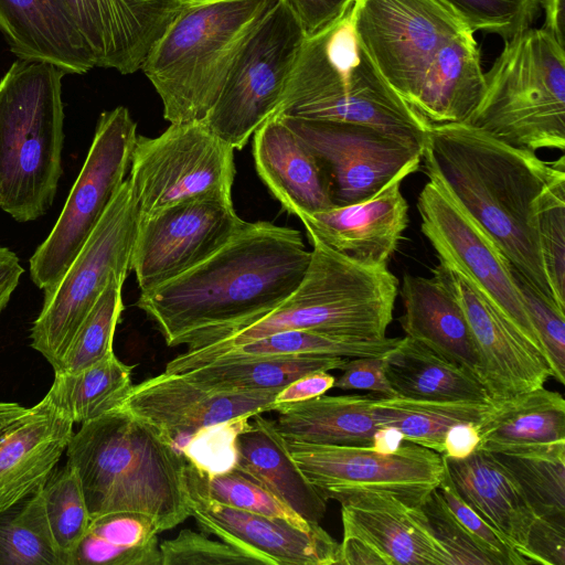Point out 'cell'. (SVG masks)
Segmentation results:
<instances>
[{
    "instance_id": "cell-1",
    "label": "cell",
    "mask_w": 565,
    "mask_h": 565,
    "mask_svg": "<svg viewBox=\"0 0 565 565\" xmlns=\"http://www.w3.org/2000/svg\"><path fill=\"white\" fill-rule=\"evenodd\" d=\"M310 257L298 230L246 222L204 262L141 291L136 306L169 347L199 349L275 310L299 286Z\"/></svg>"
},
{
    "instance_id": "cell-2",
    "label": "cell",
    "mask_w": 565,
    "mask_h": 565,
    "mask_svg": "<svg viewBox=\"0 0 565 565\" xmlns=\"http://www.w3.org/2000/svg\"><path fill=\"white\" fill-rule=\"evenodd\" d=\"M425 173L489 234L514 268L545 299L561 308L542 257L535 205L558 180L565 159L545 161L468 124L429 126L423 145Z\"/></svg>"
},
{
    "instance_id": "cell-3",
    "label": "cell",
    "mask_w": 565,
    "mask_h": 565,
    "mask_svg": "<svg viewBox=\"0 0 565 565\" xmlns=\"http://www.w3.org/2000/svg\"><path fill=\"white\" fill-rule=\"evenodd\" d=\"M90 520L134 511L151 516L158 531L190 516L185 459L147 422L117 408L82 423L67 449Z\"/></svg>"
},
{
    "instance_id": "cell-4",
    "label": "cell",
    "mask_w": 565,
    "mask_h": 565,
    "mask_svg": "<svg viewBox=\"0 0 565 565\" xmlns=\"http://www.w3.org/2000/svg\"><path fill=\"white\" fill-rule=\"evenodd\" d=\"M311 257L296 290L275 310L221 339L186 350L167 363L166 373L203 366L223 352L271 333L312 330L333 335L380 340L393 319L398 279L387 266H366L307 234Z\"/></svg>"
},
{
    "instance_id": "cell-5",
    "label": "cell",
    "mask_w": 565,
    "mask_h": 565,
    "mask_svg": "<svg viewBox=\"0 0 565 565\" xmlns=\"http://www.w3.org/2000/svg\"><path fill=\"white\" fill-rule=\"evenodd\" d=\"M274 115L369 125L422 147L429 128L364 50L354 1L332 24L305 36Z\"/></svg>"
},
{
    "instance_id": "cell-6",
    "label": "cell",
    "mask_w": 565,
    "mask_h": 565,
    "mask_svg": "<svg viewBox=\"0 0 565 565\" xmlns=\"http://www.w3.org/2000/svg\"><path fill=\"white\" fill-rule=\"evenodd\" d=\"M278 1L183 0L141 67L166 120H204L243 44Z\"/></svg>"
},
{
    "instance_id": "cell-7",
    "label": "cell",
    "mask_w": 565,
    "mask_h": 565,
    "mask_svg": "<svg viewBox=\"0 0 565 565\" xmlns=\"http://www.w3.org/2000/svg\"><path fill=\"white\" fill-rule=\"evenodd\" d=\"M64 75L51 63L18 58L0 79V209L18 222L44 215L56 195Z\"/></svg>"
},
{
    "instance_id": "cell-8",
    "label": "cell",
    "mask_w": 565,
    "mask_h": 565,
    "mask_svg": "<svg viewBox=\"0 0 565 565\" xmlns=\"http://www.w3.org/2000/svg\"><path fill=\"white\" fill-rule=\"evenodd\" d=\"M515 148L565 150V46L543 28L504 41L465 121Z\"/></svg>"
},
{
    "instance_id": "cell-9",
    "label": "cell",
    "mask_w": 565,
    "mask_h": 565,
    "mask_svg": "<svg viewBox=\"0 0 565 565\" xmlns=\"http://www.w3.org/2000/svg\"><path fill=\"white\" fill-rule=\"evenodd\" d=\"M138 226L137 204L126 179L62 278L44 291L30 339L54 372L109 280L127 278Z\"/></svg>"
},
{
    "instance_id": "cell-10",
    "label": "cell",
    "mask_w": 565,
    "mask_h": 565,
    "mask_svg": "<svg viewBox=\"0 0 565 565\" xmlns=\"http://www.w3.org/2000/svg\"><path fill=\"white\" fill-rule=\"evenodd\" d=\"M137 124L118 106L103 111L84 164L60 216L30 258V276L43 291L55 286L126 180Z\"/></svg>"
},
{
    "instance_id": "cell-11",
    "label": "cell",
    "mask_w": 565,
    "mask_h": 565,
    "mask_svg": "<svg viewBox=\"0 0 565 565\" xmlns=\"http://www.w3.org/2000/svg\"><path fill=\"white\" fill-rule=\"evenodd\" d=\"M234 152L203 120L171 122L154 138L138 136L128 179L139 220L188 200H232Z\"/></svg>"
},
{
    "instance_id": "cell-12",
    "label": "cell",
    "mask_w": 565,
    "mask_h": 565,
    "mask_svg": "<svg viewBox=\"0 0 565 565\" xmlns=\"http://www.w3.org/2000/svg\"><path fill=\"white\" fill-rule=\"evenodd\" d=\"M303 40L296 17L279 0L243 44L204 124L243 149L276 111Z\"/></svg>"
},
{
    "instance_id": "cell-13",
    "label": "cell",
    "mask_w": 565,
    "mask_h": 565,
    "mask_svg": "<svg viewBox=\"0 0 565 565\" xmlns=\"http://www.w3.org/2000/svg\"><path fill=\"white\" fill-rule=\"evenodd\" d=\"M354 26L379 73L411 108L440 47L471 30L444 0H354Z\"/></svg>"
},
{
    "instance_id": "cell-14",
    "label": "cell",
    "mask_w": 565,
    "mask_h": 565,
    "mask_svg": "<svg viewBox=\"0 0 565 565\" xmlns=\"http://www.w3.org/2000/svg\"><path fill=\"white\" fill-rule=\"evenodd\" d=\"M286 443L305 477L327 501L377 492L420 505L438 488L446 469L441 454L407 440L393 454L369 445Z\"/></svg>"
},
{
    "instance_id": "cell-15",
    "label": "cell",
    "mask_w": 565,
    "mask_h": 565,
    "mask_svg": "<svg viewBox=\"0 0 565 565\" xmlns=\"http://www.w3.org/2000/svg\"><path fill=\"white\" fill-rule=\"evenodd\" d=\"M278 116L317 159L334 206L366 200L396 174L419 167L423 147L373 126Z\"/></svg>"
},
{
    "instance_id": "cell-16",
    "label": "cell",
    "mask_w": 565,
    "mask_h": 565,
    "mask_svg": "<svg viewBox=\"0 0 565 565\" xmlns=\"http://www.w3.org/2000/svg\"><path fill=\"white\" fill-rule=\"evenodd\" d=\"M427 178L417 199V210L420 230L436 250L438 259L462 271L514 328L544 354L509 260L489 234L444 186L434 178Z\"/></svg>"
},
{
    "instance_id": "cell-17",
    "label": "cell",
    "mask_w": 565,
    "mask_h": 565,
    "mask_svg": "<svg viewBox=\"0 0 565 565\" xmlns=\"http://www.w3.org/2000/svg\"><path fill=\"white\" fill-rule=\"evenodd\" d=\"M246 223L233 200L202 198L171 205L139 220L131 270L141 291L204 262Z\"/></svg>"
},
{
    "instance_id": "cell-18",
    "label": "cell",
    "mask_w": 565,
    "mask_h": 565,
    "mask_svg": "<svg viewBox=\"0 0 565 565\" xmlns=\"http://www.w3.org/2000/svg\"><path fill=\"white\" fill-rule=\"evenodd\" d=\"M456 298L469 323L492 402L543 387L552 376L544 356L456 266L439 259L433 270Z\"/></svg>"
},
{
    "instance_id": "cell-19",
    "label": "cell",
    "mask_w": 565,
    "mask_h": 565,
    "mask_svg": "<svg viewBox=\"0 0 565 565\" xmlns=\"http://www.w3.org/2000/svg\"><path fill=\"white\" fill-rule=\"evenodd\" d=\"M279 391L225 392L182 373H161L132 385L118 408L147 422L181 454L199 429L241 416L274 411Z\"/></svg>"
},
{
    "instance_id": "cell-20",
    "label": "cell",
    "mask_w": 565,
    "mask_h": 565,
    "mask_svg": "<svg viewBox=\"0 0 565 565\" xmlns=\"http://www.w3.org/2000/svg\"><path fill=\"white\" fill-rule=\"evenodd\" d=\"M74 423L42 398L0 402V512L40 490L74 435Z\"/></svg>"
},
{
    "instance_id": "cell-21",
    "label": "cell",
    "mask_w": 565,
    "mask_h": 565,
    "mask_svg": "<svg viewBox=\"0 0 565 565\" xmlns=\"http://www.w3.org/2000/svg\"><path fill=\"white\" fill-rule=\"evenodd\" d=\"M186 492L190 516L204 533L267 565H339L340 544L319 524L301 530L284 519L231 508L188 488Z\"/></svg>"
},
{
    "instance_id": "cell-22",
    "label": "cell",
    "mask_w": 565,
    "mask_h": 565,
    "mask_svg": "<svg viewBox=\"0 0 565 565\" xmlns=\"http://www.w3.org/2000/svg\"><path fill=\"white\" fill-rule=\"evenodd\" d=\"M95 67L141 70L183 0H64Z\"/></svg>"
},
{
    "instance_id": "cell-23",
    "label": "cell",
    "mask_w": 565,
    "mask_h": 565,
    "mask_svg": "<svg viewBox=\"0 0 565 565\" xmlns=\"http://www.w3.org/2000/svg\"><path fill=\"white\" fill-rule=\"evenodd\" d=\"M419 167L396 174L373 196L343 206L300 214L312 234L335 252L366 266H387L408 225V204L402 182Z\"/></svg>"
},
{
    "instance_id": "cell-24",
    "label": "cell",
    "mask_w": 565,
    "mask_h": 565,
    "mask_svg": "<svg viewBox=\"0 0 565 565\" xmlns=\"http://www.w3.org/2000/svg\"><path fill=\"white\" fill-rule=\"evenodd\" d=\"M339 502L343 536L370 545L385 565H452L420 505L377 492L351 494Z\"/></svg>"
},
{
    "instance_id": "cell-25",
    "label": "cell",
    "mask_w": 565,
    "mask_h": 565,
    "mask_svg": "<svg viewBox=\"0 0 565 565\" xmlns=\"http://www.w3.org/2000/svg\"><path fill=\"white\" fill-rule=\"evenodd\" d=\"M0 33L19 60L85 74L93 56L64 0H0Z\"/></svg>"
},
{
    "instance_id": "cell-26",
    "label": "cell",
    "mask_w": 565,
    "mask_h": 565,
    "mask_svg": "<svg viewBox=\"0 0 565 565\" xmlns=\"http://www.w3.org/2000/svg\"><path fill=\"white\" fill-rule=\"evenodd\" d=\"M253 136L257 174L284 210L298 217L334 207L317 159L278 116L269 117Z\"/></svg>"
},
{
    "instance_id": "cell-27",
    "label": "cell",
    "mask_w": 565,
    "mask_h": 565,
    "mask_svg": "<svg viewBox=\"0 0 565 565\" xmlns=\"http://www.w3.org/2000/svg\"><path fill=\"white\" fill-rule=\"evenodd\" d=\"M399 295L405 337L423 343L481 382L477 347L465 312L452 294L434 276L405 274Z\"/></svg>"
},
{
    "instance_id": "cell-28",
    "label": "cell",
    "mask_w": 565,
    "mask_h": 565,
    "mask_svg": "<svg viewBox=\"0 0 565 565\" xmlns=\"http://www.w3.org/2000/svg\"><path fill=\"white\" fill-rule=\"evenodd\" d=\"M480 449L529 456L565 450V401L543 387L493 402L480 424Z\"/></svg>"
},
{
    "instance_id": "cell-29",
    "label": "cell",
    "mask_w": 565,
    "mask_h": 565,
    "mask_svg": "<svg viewBox=\"0 0 565 565\" xmlns=\"http://www.w3.org/2000/svg\"><path fill=\"white\" fill-rule=\"evenodd\" d=\"M444 458L465 502L525 558L527 539L537 516L511 473L492 452L480 448L463 459Z\"/></svg>"
},
{
    "instance_id": "cell-30",
    "label": "cell",
    "mask_w": 565,
    "mask_h": 565,
    "mask_svg": "<svg viewBox=\"0 0 565 565\" xmlns=\"http://www.w3.org/2000/svg\"><path fill=\"white\" fill-rule=\"evenodd\" d=\"M249 428L237 438L235 469L264 487L307 522L319 524L327 500L308 481L289 454L275 420L252 416Z\"/></svg>"
},
{
    "instance_id": "cell-31",
    "label": "cell",
    "mask_w": 565,
    "mask_h": 565,
    "mask_svg": "<svg viewBox=\"0 0 565 565\" xmlns=\"http://www.w3.org/2000/svg\"><path fill=\"white\" fill-rule=\"evenodd\" d=\"M473 33L446 42L425 73L412 108L428 126L465 122L482 97L484 72Z\"/></svg>"
},
{
    "instance_id": "cell-32",
    "label": "cell",
    "mask_w": 565,
    "mask_h": 565,
    "mask_svg": "<svg viewBox=\"0 0 565 565\" xmlns=\"http://www.w3.org/2000/svg\"><path fill=\"white\" fill-rule=\"evenodd\" d=\"M370 395H321L275 407L276 427L287 441L370 445L380 427Z\"/></svg>"
},
{
    "instance_id": "cell-33",
    "label": "cell",
    "mask_w": 565,
    "mask_h": 565,
    "mask_svg": "<svg viewBox=\"0 0 565 565\" xmlns=\"http://www.w3.org/2000/svg\"><path fill=\"white\" fill-rule=\"evenodd\" d=\"M386 376L396 396L492 403L475 374L408 337L386 354Z\"/></svg>"
},
{
    "instance_id": "cell-34",
    "label": "cell",
    "mask_w": 565,
    "mask_h": 565,
    "mask_svg": "<svg viewBox=\"0 0 565 565\" xmlns=\"http://www.w3.org/2000/svg\"><path fill=\"white\" fill-rule=\"evenodd\" d=\"M348 360L323 355L222 356L182 374L217 391H280L308 373L341 370Z\"/></svg>"
},
{
    "instance_id": "cell-35",
    "label": "cell",
    "mask_w": 565,
    "mask_h": 565,
    "mask_svg": "<svg viewBox=\"0 0 565 565\" xmlns=\"http://www.w3.org/2000/svg\"><path fill=\"white\" fill-rule=\"evenodd\" d=\"M158 526L148 514L111 512L90 520L73 565H161Z\"/></svg>"
},
{
    "instance_id": "cell-36",
    "label": "cell",
    "mask_w": 565,
    "mask_h": 565,
    "mask_svg": "<svg viewBox=\"0 0 565 565\" xmlns=\"http://www.w3.org/2000/svg\"><path fill=\"white\" fill-rule=\"evenodd\" d=\"M132 367L110 353L77 372L54 373L43 397L74 424L117 409L132 387Z\"/></svg>"
},
{
    "instance_id": "cell-37",
    "label": "cell",
    "mask_w": 565,
    "mask_h": 565,
    "mask_svg": "<svg viewBox=\"0 0 565 565\" xmlns=\"http://www.w3.org/2000/svg\"><path fill=\"white\" fill-rule=\"evenodd\" d=\"M492 403L420 399L402 396L374 398L373 412L379 426H394L405 440L443 454L447 430L455 424L480 425Z\"/></svg>"
},
{
    "instance_id": "cell-38",
    "label": "cell",
    "mask_w": 565,
    "mask_h": 565,
    "mask_svg": "<svg viewBox=\"0 0 565 565\" xmlns=\"http://www.w3.org/2000/svg\"><path fill=\"white\" fill-rule=\"evenodd\" d=\"M401 340L402 338L387 337L380 340H363L312 330H287L234 347L215 359L267 355L382 356L392 351Z\"/></svg>"
},
{
    "instance_id": "cell-39",
    "label": "cell",
    "mask_w": 565,
    "mask_h": 565,
    "mask_svg": "<svg viewBox=\"0 0 565 565\" xmlns=\"http://www.w3.org/2000/svg\"><path fill=\"white\" fill-rule=\"evenodd\" d=\"M42 488L0 512V565H62L47 522Z\"/></svg>"
},
{
    "instance_id": "cell-40",
    "label": "cell",
    "mask_w": 565,
    "mask_h": 565,
    "mask_svg": "<svg viewBox=\"0 0 565 565\" xmlns=\"http://www.w3.org/2000/svg\"><path fill=\"white\" fill-rule=\"evenodd\" d=\"M537 518L565 524V450L543 455L494 454Z\"/></svg>"
},
{
    "instance_id": "cell-41",
    "label": "cell",
    "mask_w": 565,
    "mask_h": 565,
    "mask_svg": "<svg viewBox=\"0 0 565 565\" xmlns=\"http://www.w3.org/2000/svg\"><path fill=\"white\" fill-rule=\"evenodd\" d=\"M50 530L62 565H73L78 544L84 537L90 518L79 478L66 462L55 469L42 488Z\"/></svg>"
},
{
    "instance_id": "cell-42",
    "label": "cell",
    "mask_w": 565,
    "mask_h": 565,
    "mask_svg": "<svg viewBox=\"0 0 565 565\" xmlns=\"http://www.w3.org/2000/svg\"><path fill=\"white\" fill-rule=\"evenodd\" d=\"M184 477L188 489L221 504L284 519L301 530H310L317 525L307 522L268 490L236 469L221 475L206 476L186 462Z\"/></svg>"
},
{
    "instance_id": "cell-43",
    "label": "cell",
    "mask_w": 565,
    "mask_h": 565,
    "mask_svg": "<svg viewBox=\"0 0 565 565\" xmlns=\"http://www.w3.org/2000/svg\"><path fill=\"white\" fill-rule=\"evenodd\" d=\"M125 280L120 276L109 280L54 373L81 371L114 352V334L124 309L121 289Z\"/></svg>"
},
{
    "instance_id": "cell-44",
    "label": "cell",
    "mask_w": 565,
    "mask_h": 565,
    "mask_svg": "<svg viewBox=\"0 0 565 565\" xmlns=\"http://www.w3.org/2000/svg\"><path fill=\"white\" fill-rule=\"evenodd\" d=\"M535 214L545 271L559 307L565 309V179L539 198Z\"/></svg>"
},
{
    "instance_id": "cell-45",
    "label": "cell",
    "mask_w": 565,
    "mask_h": 565,
    "mask_svg": "<svg viewBox=\"0 0 565 565\" xmlns=\"http://www.w3.org/2000/svg\"><path fill=\"white\" fill-rule=\"evenodd\" d=\"M473 32L494 34L507 41L532 26L541 0H444Z\"/></svg>"
},
{
    "instance_id": "cell-46",
    "label": "cell",
    "mask_w": 565,
    "mask_h": 565,
    "mask_svg": "<svg viewBox=\"0 0 565 565\" xmlns=\"http://www.w3.org/2000/svg\"><path fill=\"white\" fill-rule=\"evenodd\" d=\"M250 416L205 426L186 440L181 448L185 461L206 476L221 475L235 469L237 438L250 426Z\"/></svg>"
},
{
    "instance_id": "cell-47",
    "label": "cell",
    "mask_w": 565,
    "mask_h": 565,
    "mask_svg": "<svg viewBox=\"0 0 565 565\" xmlns=\"http://www.w3.org/2000/svg\"><path fill=\"white\" fill-rule=\"evenodd\" d=\"M420 508L452 565H507L503 558L484 547L463 527L438 489L428 494Z\"/></svg>"
},
{
    "instance_id": "cell-48",
    "label": "cell",
    "mask_w": 565,
    "mask_h": 565,
    "mask_svg": "<svg viewBox=\"0 0 565 565\" xmlns=\"http://www.w3.org/2000/svg\"><path fill=\"white\" fill-rule=\"evenodd\" d=\"M161 565H267L266 562L224 541L211 540L190 529L159 545Z\"/></svg>"
},
{
    "instance_id": "cell-49",
    "label": "cell",
    "mask_w": 565,
    "mask_h": 565,
    "mask_svg": "<svg viewBox=\"0 0 565 565\" xmlns=\"http://www.w3.org/2000/svg\"><path fill=\"white\" fill-rule=\"evenodd\" d=\"M512 274L551 366L552 377L565 384V312L535 291L514 268Z\"/></svg>"
},
{
    "instance_id": "cell-50",
    "label": "cell",
    "mask_w": 565,
    "mask_h": 565,
    "mask_svg": "<svg viewBox=\"0 0 565 565\" xmlns=\"http://www.w3.org/2000/svg\"><path fill=\"white\" fill-rule=\"evenodd\" d=\"M437 489L456 519L484 547L503 558L507 565L529 564V562L516 552L513 545L500 532H498L488 521H486L477 511L465 502L458 493L448 473L447 467Z\"/></svg>"
},
{
    "instance_id": "cell-51",
    "label": "cell",
    "mask_w": 565,
    "mask_h": 565,
    "mask_svg": "<svg viewBox=\"0 0 565 565\" xmlns=\"http://www.w3.org/2000/svg\"><path fill=\"white\" fill-rule=\"evenodd\" d=\"M333 387L344 391H370L382 396H396L386 376V354L348 360Z\"/></svg>"
},
{
    "instance_id": "cell-52",
    "label": "cell",
    "mask_w": 565,
    "mask_h": 565,
    "mask_svg": "<svg viewBox=\"0 0 565 565\" xmlns=\"http://www.w3.org/2000/svg\"><path fill=\"white\" fill-rule=\"evenodd\" d=\"M530 564L565 565V524L536 518L525 548Z\"/></svg>"
},
{
    "instance_id": "cell-53",
    "label": "cell",
    "mask_w": 565,
    "mask_h": 565,
    "mask_svg": "<svg viewBox=\"0 0 565 565\" xmlns=\"http://www.w3.org/2000/svg\"><path fill=\"white\" fill-rule=\"evenodd\" d=\"M299 22L305 36H311L338 20L354 0H282Z\"/></svg>"
},
{
    "instance_id": "cell-54",
    "label": "cell",
    "mask_w": 565,
    "mask_h": 565,
    "mask_svg": "<svg viewBox=\"0 0 565 565\" xmlns=\"http://www.w3.org/2000/svg\"><path fill=\"white\" fill-rule=\"evenodd\" d=\"M334 381L335 377L329 374L328 371H317L302 375L277 393L275 407L321 396L333 387Z\"/></svg>"
},
{
    "instance_id": "cell-55",
    "label": "cell",
    "mask_w": 565,
    "mask_h": 565,
    "mask_svg": "<svg viewBox=\"0 0 565 565\" xmlns=\"http://www.w3.org/2000/svg\"><path fill=\"white\" fill-rule=\"evenodd\" d=\"M480 425L459 423L452 425L446 433L443 444L445 457L463 459L475 452L480 444Z\"/></svg>"
},
{
    "instance_id": "cell-56",
    "label": "cell",
    "mask_w": 565,
    "mask_h": 565,
    "mask_svg": "<svg viewBox=\"0 0 565 565\" xmlns=\"http://www.w3.org/2000/svg\"><path fill=\"white\" fill-rule=\"evenodd\" d=\"M23 273L24 268L18 255L8 247L0 246V315L18 287Z\"/></svg>"
},
{
    "instance_id": "cell-57",
    "label": "cell",
    "mask_w": 565,
    "mask_h": 565,
    "mask_svg": "<svg viewBox=\"0 0 565 565\" xmlns=\"http://www.w3.org/2000/svg\"><path fill=\"white\" fill-rule=\"evenodd\" d=\"M339 565H385L384 559L366 543L343 536L340 544Z\"/></svg>"
},
{
    "instance_id": "cell-58",
    "label": "cell",
    "mask_w": 565,
    "mask_h": 565,
    "mask_svg": "<svg viewBox=\"0 0 565 565\" xmlns=\"http://www.w3.org/2000/svg\"><path fill=\"white\" fill-rule=\"evenodd\" d=\"M541 10L545 17L542 28L565 46V0H541Z\"/></svg>"
},
{
    "instance_id": "cell-59",
    "label": "cell",
    "mask_w": 565,
    "mask_h": 565,
    "mask_svg": "<svg viewBox=\"0 0 565 565\" xmlns=\"http://www.w3.org/2000/svg\"><path fill=\"white\" fill-rule=\"evenodd\" d=\"M405 441L404 435L394 426H380L370 443V447L382 454H393Z\"/></svg>"
},
{
    "instance_id": "cell-60",
    "label": "cell",
    "mask_w": 565,
    "mask_h": 565,
    "mask_svg": "<svg viewBox=\"0 0 565 565\" xmlns=\"http://www.w3.org/2000/svg\"><path fill=\"white\" fill-rule=\"evenodd\" d=\"M188 1H210V0H188Z\"/></svg>"
}]
</instances>
